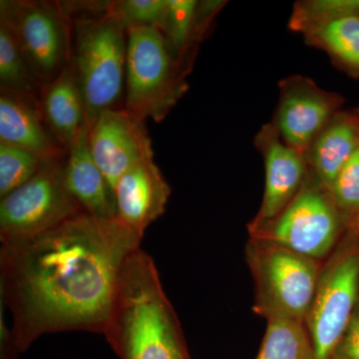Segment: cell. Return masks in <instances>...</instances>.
<instances>
[{"instance_id":"cell-3","label":"cell","mask_w":359,"mask_h":359,"mask_svg":"<svg viewBox=\"0 0 359 359\" xmlns=\"http://www.w3.org/2000/svg\"><path fill=\"white\" fill-rule=\"evenodd\" d=\"M127 35L124 109L159 123L188 90L191 67L157 27H131Z\"/></svg>"},{"instance_id":"cell-16","label":"cell","mask_w":359,"mask_h":359,"mask_svg":"<svg viewBox=\"0 0 359 359\" xmlns=\"http://www.w3.org/2000/svg\"><path fill=\"white\" fill-rule=\"evenodd\" d=\"M359 144V111L342 109L325 125L306 153L309 174L330 191Z\"/></svg>"},{"instance_id":"cell-6","label":"cell","mask_w":359,"mask_h":359,"mask_svg":"<svg viewBox=\"0 0 359 359\" xmlns=\"http://www.w3.org/2000/svg\"><path fill=\"white\" fill-rule=\"evenodd\" d=\"M346 231L332 194L314 181L309 170L301 191L280 216L266 223L249 224L250 238L320 262Z\"/></svg>"},{"instance_id":"cell-19","label":"cell","mask_w":359,"mask_h":359,"mask_svg":"<svg viewBox=\"0 0 359 359\" xmlns=\"http://www.w3.org/2000/svg\"><path fill=\"white\" fill-rule=\"evenodd\" d=\"M256 359H316L306 323L287 318L268 320Z\"/></svg>"},{"instance_id":"cell-17","label":"cell","mask_w":359,"mask_h":359,"mask_svg":"<svg viewBox=\"0 0 359 359\" xmlns=\"http://www.w3.org/2000/svg\"><path fill=\"white\" fill-rule=\"evenodd\" d=\"M39 92L40 109L58 143L69 150L86 126V111L74 70L69 62Z\"/></svg>"},{"instance_id":"cell-9","label":"cell","mask_w":359,"mask_h":359,"mask_svg":"<svg viewBox=\"0 0 359 359\" xmlns=\"http://www.w3.org/2000/svg\"><path fill=\"white\" fill-rule=\"evenodd\" d=\"M65 167L63 159L48 162L32 179L2 198L1 243L43 233L84 212L66 187Z\"/></svg>"},{"instance_id":"cell-22","label":"cell","mask_w":359,"mask_h":359,"mask_svg":"<svg viewBox=\"0 0 359 359\" xmlns=\"http://www.w3.org/2000/svg\"><path fill=\"white\" fill-rule=\"evenodd\" d=\"M47 163L29 151L0 142V199L32 179Z\"/></svg>"},{"instance_id":"cell-23","label":"cell","mask_w":359,"mask_h":359,"mask_svg":"<svg viewBox=\"0 0 359 359\" xmlns=\"http://www.w3.org/2000/svg\"><path fill=\"white\" fill-rule=\"evenodd\" d=\"M103 13L128 30L153 26L161 30L166 15L167 0H117L102 1Z\"/></svg>"},{"instance_id":"cell-11","label":"cell","mask_w":359,"mask_h":359,"mask_svg":"<svg viewBox=\"0 0 359 359\" xmlns=\"http://www.w3.org/2000/svg\"><path fill=\"white\" fill-rule=\"evenodd\" d=\"M88 141L93 159L113 191L130 168L154 159L146 121L124 108L101 113L89 128Z\"/></svg>"},{"instance_id":"cell-8","label":"cell","mask_w":359,"mask_h":359,"mask_svg":"<svg viewBox=\"0 0 359 359\" xmlns=\"http://www.w3.org/2000/svg\"><path fill=\"white\" fill-rule=\"evenodd\" d=\"M68 18L58 4L1 0L0 23L6 26L37 83L53 81L69 62Z\"/></svg>"},{"instance_id":"cell-24","label":"cell","mask_w":359,"mask_h":359,"mask_svg":"<svg viewBox=\"0 0 359 359\" xmlns=\"http://www.w3.org/2000/svg\"><path fill=\"white\" fill-rule=\"evenodd\" d=\"M330 194L348 230L359 214V144L335 179Z\"/></svg>"},{"instance_id":"cell-21","label":"cell","mask_w":359,"mask_h":359,"mask_svg":"<svg viewBox=\"0 0 359 359\" xmlns=\"http://www.w3.org/2000/svg\"><path fill=\"white\" fill-rule=\"evenodd\" d=\"M36 84L13 35L6 25L0 23V87L40 101Z\"/></svg>"},{"instance_id":"cell-14","label":"cell","mask_w":359,"mask_h":359,"mask_svg":"<svg viewBox=\"0 0 359 359\" xmlns=\"http://www.w3.org/2000/svg\"><path fill=\"white\" fill-rule=\"evenodd\" d=\"M0 142L29 151L51 162L67 152L51 133L40 109V101L1 89Z\"/></svg>"},{"instance_id":"cell-5","label":"cell","mask_w":359,"mask_h":359,"mask_svg":"<svg viewBox=\"0 0 359 359\" xmlns=\"http://www.w3.org/2000/svg\"><path fill=\"white\" fill-rule=\"evenodd\" d=\"M245 252L256 283L255 313L266 320L287 318L306 323L323 269L321 262L252 238Z\"/></svg>"},{"instance_id":"cell-18","label":"cell","mask_w":359,"mask_h":359,"mask_svg":"<svg viewBox=\"0 0 359 359\" xmlns=\"http://www.w3.org/2000/svg\"><path fill=\"white\" fill-rule=\"evenodd\" d=\"M304 39L309 46L325 51L335 67L359 79V16L334 21Z\"/></svg>"},{"instance_id":"cell-7","label":"cell","mask_w":359,"mask_h":359,"mask_svg":"<svg viewBox=\"0 0 359 359\" xmlns=\"http://www.w3.org/2000/svg\"><path fill=\"white\" fill-rule=\"evenodd\" d=\"M341 247L323 266L306 320L316 359H330L359 302V245L346 231Z\"/></svg>"},{"instance_id":"cell-1","label":"cell","mask_w":359,"mask_h":359,"mask_svg":"<svg viewBox=\"0 0 359 359\" xmlns=\"http://www.w3.org/2000/svg\"><path fill=\"white\" fill-rule=\"evenodd\" d=\"M142 237L118 219L77 215L32 237L1 243L0 302L20 353L42 335L103 334L127 259Z\"/></svg>"},{"instance_id":"cell-15","label":"cell","mask_w":359,"mask_h":359,"mask_svg":"<svg viewBox=\"0 0 359 359\" xmlns=\"http://www.w3.org/2000/svg\"><path fill=\"white\" fill-rule=\"evenodd\" d=\"M89 126L71 146L65 161L66 187L85 214L97 219H117L114 191L96 164L89 147Z\"/></svg>"},{"instance_id":"cell-20","label":"cell","mask_w":359,"mask_h":359,"mask_svg":"<svg viewBox=\"0 0 359 359\" xmlns=\"http://www.w3.org/2000/svg\"><path fill=\"white\" fill-rule=\"evenodd\" d=\"M349 16H359V0H302L292 7L289 28L306 37Z\"/></svg>"},{"instance_id":"cell-2","label":"cell","mask_w":359,"mask_h":359,"mask_svg":"<svg viewBox=\"0 0 359 359\" xmlns=\"http://www.w3.org/2000/svg\"><path fill=\"white\" fill-rule=\"evenodd\" d=\"M104 335L120 359H191L154 261L141 248L124 264Z\"/></svg>"},{"instance_id":"cell-4","label":"cell","mask_w":359,"mask_h":359,"mask_svg":"<svg viewBox=\"0 0 359 359\" xmlns=\"http://www.w3.org/2000/svg\"><path fill=\"white\" fill-rule=\"evenodd\" d=\"M70 62L89 128L104 111L120 108L126 80L127 29L107 14L73 21Z\"/></svg>"},{"instance_id":"cell-12","label":"cell","mask_w":359,"mask_h":359,"mask_svg":"<svg viewBox=\"0 0 359 359\" xmlns=\"http://www.w3.org/2000/svg\"><path fill=\"white\" fill-rule=\"evenodd\" d=\"M255 146L264 157L266 185L259 211L250 223L263 224L280 216L297 197L308 178L309 165L306 156L283 141L273 122L262 127Z\"/></svg>"},{"instance_id":"cell-27","label":"cell","mask_w":359,"mask_h":359,"mask_svg":"<svg viewBox=\"0 0 359 359\" xmlns=\"http://www.w3.org/2000/svg\"><path fill=\"white\" fill-rule=\"evenodd\" d=\"M347 231L351 233V235L353 236L354 240L356 241V243H358L359 245V214L358 218L355 219V222H354V224L353 226H351V228H349Z\"/></svg>"},{"instance_id":"cell-26","label":"cell","mask_w":359,"mask_h":359,"mask_svg":"<svg viewBox=\"0 0 359 359\" xmlns=\"http://www.w3.org/2000/svg\"><path fill=\"white\" fill-rule=\"evenodd\" d=\"M0 316V359H20V349L14 342L11 330L4 321V306L1 304Z\"/></svg>"},{"instance_id":"cell-25","label":"cell","mask_w":359,"mask_h":359,"mask_svg":"<svg viewBox=\"0 0 359 359\" xmlns=\"http://www.w3.org/2000/svg\"><path fill=\"white\" fill-rule=\"evenodd\" d=\"M330 359H359V302Z\"/></svg>"},{"instance_id":"cell-13","label":"cell","mask_w":359,"mask_h":359,"mask_svg":"<svg viewBox=\"0 0 359 359\" xmlns=\"http://www.w3.org/2000/svg\"><path fill=\"white\" fill-rule=\"evenodd\" d=\"M117 219L143 238L149 226L165 211L171 188L154 159L130 168L114 189Z\"/></svg>"},{"instance_id":"cell-10","label":"cell","mask_w":359,"mask_h":359,"mask_svg":"<svg viewBox=\"0 0 359 359\" xmlns=\"http://www.w3.org/2000/svg\"><path fill=\"white\" fill-rule=\"evenodd\" d=\"M278 89L280 101L271 122L287 146L306 155L321 130L344 109L346 99L304 75L283 78Z\"/></svg>"}]
</instances>
